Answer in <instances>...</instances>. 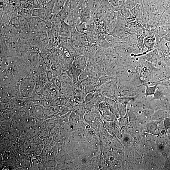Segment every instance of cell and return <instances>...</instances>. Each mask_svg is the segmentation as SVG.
Returning <instances> with one entry per match:
<instances>
[{
    "label": "cell",
    "mask_w": 170,
    "mask_h": 170,
    "mask_svg": "<svg viewBox=\"0 0 170 170\" xmlns=\"http://www.w3.org/2000/svg\"><path fill=\"white\" fill-rule=\"evenodd\" d=\"M35 87L30 82L27 77L24 78L19 87L21 96L24 98L30 97L35 91Z\"/></svg>",
    "instance_id": "1"
},
{
    "label": "cell",
    "mask_w": 170,
    "mask_h": 170,
    "mask_svg": "<svg viewBox=\"0 0 170 170\" xmlns=\"http://www.w3.org/2000/svg\"><path fill=\"white\" fill-rule=\"evenodd\" d=\"M71 26L65 23L62 21L61 25L59 30V36L61 44L71 39Z\"/></svg>",
    "instance_id": "2"
},
{
    "label": "cell",
    "mask_w": 170,
    "mask_h": 170,
    "mask_svg": "<svg viewBox=\"0 0 170 170\" xmlns=\"http://www.w3.org/2000/svg\"><path fill=\"white\" fill-rule=\"evenodd\" d=\"M83 71V70L74 67L71 64L65 72L72 80L74 84L80 81L78 77Z\"/></svg>",
    "instance_id": "3"
},
{
    "label": "cell",
    "mask_w": 170,
    "mask_h": 170,
    "mask_svg": "<svg viewBox=\"0 0 170 170\" xmlns=\"http://www.w3.org/2000/svg\"><path fill=\"white\" fill-rule=\"evenodd\" d=\"M87 56H77L75 58L72 65L77 68L84 71L87 67Z\"/></svg>",
    "instance_id": "4"
},
{
    "label": "cell",
    "mask_w": 170,
    "mask_h": 170,
    "mask_svg": "<svg viewBox=\"0 0 170 170\" xmlns=\"http://www.w3.org/2000/svg\"><path fill=\"white\" fill-rule=\"evenodd\" d=\"M26 100H27L26 98L22 97L12 98L9 102L10 108L18 110L23 107Z\"/></svg>",
    "instance_id": "5"
},
{
    "label": "cell",
    "mask_w": 170,
    "mask_h": 170,
    "mask_svg": "<svg viewBox=\"0 0 170 170\" xmlns=\"http://www.w3.org/2000/svg\"><path fill=\"white\" fill-rule=\"evenodd\" d=\"M71 28L72 40L78 42L87 41L86 35L78 32L76 29V26H71Z\"/></svg>",
    "instance_id": "6"
},
{
    "label": "cell",
    "mask_w": 170,
    "mask_h": 170,
    "mask_svg": "<svg viewBox=\"0 0 170 170\" xmlns=\"http://www.w3.org/2000/svg\"><path fill=\"white\" fill-rule=\"evenodd\" d=\"M55 114L61 117L69 113L72 110L73 108H70L63 104L56 106H54Z\"/></svg>",
    "instance_id": "7"
},
{
    "label": "cell",
    "mask_w": 170,
    "mask_h": 170,
    "mask_svg": "<svg viewBox=\"0 0 170 170\" xmlns=\"http://www.w3.org/2000/svg\"><path fill=\"white\" fill-rule=\"evenodd\" d=\"M86 104L83 102L73 107V110L79 115L82 120H84V117L86 112Z\"/></svg>",
    "instance_id": "8"
},
{
    "label": "cell",
    "mask_w": 170,
    "mask_h": 170,
    "mask_svg": "<svg viewBox=\"0 0 170 170\" xmlns=\"http://www.w3.org/2000/svg\"><path fill=\"white\" fill-rule=\"evenodd\" d=\"M104 49L103 48L98 49L93 57V60L97 64L103 66L104 57Z\"/></svg>",
    "instance_id": "9"
},
{
    "label": "cell",
    "mask_w": 170,
    "mask_h": 170,
    "mask_svg": "<svg viewBox=\"0 0 170 170\" xmlns=\"http://www.w3.org/2000/svg\"><path fill=\"white\" fill-rule=\"evenodd\" d=\"M50 69L52 71L54 78L58 77L63 72L62 67L60 63L52 64Z\"/></svg>",
    "instance_id": "10"
},
{
    "label": "cell",
    "mask_w": 170,
    "mask_h": 170,
    "mask_svg": "<svg viewBox=\"0 0 170 170\" xmlns=\"http://www.w3.org/2000/svg\"><path fill=\"white\" fill-rule=\"evenodd\" d=\"M9 57L5 52L1 49V70L8 69Z\"/></svg>",
    "instance_id": "11"
},
{
    "label": "cell",
    "mask_w": 170,
    "mask_h": 170,
    "mask_svg": "<svg viewBox=\"0 0 170 170\" xmlns=\"http://www.w3.org/2000/svg\"><path fill=\"white\" fill-rule=\"evenodd\" d=\"M143 43L145 47L148 50L153 49L155 44V36H150L146 37L143 39Z\"/></svg>",
    "instance_id": "12"
},
{
    "label": "cell",
    "mask_w": 170,
    "mask_h": 170,
    "mask_svg": "<svg viewBox=\"0 0 170 170\" xmlns=\"http://www.w3.org/2000/svg\"><path fill=\"white\" fill-rule=\"evenodd\" d=\"M66 0H54V5L53 10V15L54 17L63 8L65 5Z\"/></svg>",
    "instance_id": "13"
},
{
    "label": "cell",
    "mask_w": 170,
    "mask_h": 170,
    "mask_svg": "<svg viewBox=\"0 0 170 170\" xmlns=\"http://www.w3.org/2000/svg\"><path fill=\"white\" fill-rule=\"evenodd\" d=\"M17 111L12 108L6 109L3 111L2 114V117L5 120H9L14 116Z\"/></svg>",
    "instance_id": "14"
},
{
    "label": "cell",
    "mask_w": 170,
    "mask_h": 170,
    "mask_svg": "<svg viewBox=\"0 0 170 170\" xmlns=\"http://www.w3.org/2000/svg\"><path fill=\"white\" fill-rule=\"evenodd\" d=\"M158 85V84L157 83H155L154 86L152 87H150L147 84L145 85L146 87L145 92L143 95L145 96L146 99H147L148 96L154 95Z\"/></svg>",
    "instance_id": "15"
},
{
    "label": "cell",
    "mask_w": 170,
    "mask_h": 170,
    "mask_svg": "<svg viewBox=\"0 0 170 170\" xmlns=\"http://www.w3.org/2000/svg\"><path fill=\"white\" fill-rule=\"evenodd\" d=\"M10 25L14 27L18 30H21V25L20 23L17 15H12Z\"/></svg>",
    "instance_id": "16"
},
{
    "label": "cell",
    "mask_w": 170,
    "mask_h": 170,
    "mask_svg": "<svg viewBox=\"0 0 170 170\" xmlns=\"http://www.w3.org/2000/svg\"><path fill=\"white\" fill-rule=\"evenodd\" d=\"M170 32V25L161 26L158 30V34L162 38Z\"/></svg>",
    "instance_id": "17"
},
{
    "label": "cell",
    "mask_w": 170,
    "mask_h": 170,
    "mask_svg": "<svg viewBox=\"0 0 170 170\" xmlns=\"http://www.w3.org/2000/svg\"><path fill=\"white\" fill-rule=\"evenodd\" d=\"M115 105L120 115L123 117L126 114V105L121 104L118 102H116Z\"/></svg>",
    "instance_id": "18"
},
{
    "label": "cell",
    "mask_w": 170,
    "mask_h": 170,
    "mask_svg": "<svg viewBox=\"0 0 170 170\" xmlns=\"http://www.w3.org/2000/svg\"><path fill=\"white\" fill-rule=\"evenodd\" d=\"M80 120V118L79 115L73 110H72L69 117V123L71 124L75 123H77Z\"/></svg>",
    "instance_id": "19"
},
{
    "label": "cell",
    "mask_w": 170,
    "mask_h": 170,
    "mask_svg": "<svg viewBox=\"0 0 170 170\" xmlns=\"http://www.w3.org/2000/svg\"><path fill=\"white\" fill-rule=\"evenodd\" d=\"M44 113L45 117H54L55 114L54 106H51L48 107L44 108Z\"/></svg>",
    "instance_id": "20"
},
{
    "label": "cell",
    "mask_w": 170,
    "mask_h": 170,
    "mask_svg": "<svg viewBox=\"0 0 170 170\" xmlns=\"http://www.w3.org/2000/svg\"><path fill=\"white\" fill-rule=\"evenodd\" d=\"M100 111L110 109L111 106L106 101H104L101 102L98 106Z\"/></svg>",
    "instance_id": "21"
},
{
    "label": "cell",
    "mask_w": 170,
    "mask_h": 170,
    "mask_svg": "<svg viewBox=\"0 0 170 170\" xmlns=\"http://www.w3.org/2000/svg\"><path fill=\"white\" fill-rule=\"evenodd\" d=\"M32 9H41L44 8V5L39 0H32Z\"/></svg>",
    "instance_id": "22"
},
{
    "label": "cell",
    "mask_w": 170,
    "mask_h": 170,
    "mask_svg": "<svg viewBox=\"0 0 170 170\" xmlns=\"http://www.w3.org/2000/svg\"><path fill=\"white\" fill-rule=\"evenodd\" d=\"M96 91L88 93L85 97L84 102L85 103H88L92 100L96 96Z\"/></svg>",
    "instance_id": "23"
},
{
    "label": "cell",
    "mask_w": 170,
    "mask_h": 170,
    "mask_svg": "<svg viewBox=\"0 0 170 170\" xmlns=\"http://www.w3.org/2000/svg\"><path fill=\"white\" fill-rule=\"evenodd\" d=\"M91 83V84L96 87H99L101 86L100 81L99 78L92 76Z\"/></svg>",
    "instance_id": "24"
},
{
    "label": "cell",
    "mask_w": 170,
    "mask_h": 170,
    "mask_svg": "<svg viewBox=\"0 0 170 170\" xmlns=\"http://www.w3.org/2000/svg\"><path fill=\"white\" fill-rule=\"evenodd\" d=\"M52 99L47 98L42 101V106L44 108L52 106Z\"/></svg>",
    "instance_id": "25"
},
{
    "label": "cell",
    "mask_w": 170,
    "mask_h": 170,
    "mask_svg": "<svg viewBox=\"0 0 170 170\" xmlns=\"http://www.w3.org/2000/svg\"><path fill=\"white\" fill-rule=\"evenodd\" d=\"M85 92L87 94L90 93L95 92L97 91V88L93 86L92 84H90L85 90Z\"/></svg>",
    "instance_id": "26"
},
{
    "label": "cell",
    "mask_w": 170,
    "mask_h": 170,
    "mask_svg": "<svg viewBox=\"0 0 170 170\" xmlns=\"http://www.w3.org/2000/svg\"><path fill=\"white\" fill-rule=\"evenodd\" d=\"M96 95L101 102L105 101L106 97L102 93L99 91H96Z\"/></svg>",
    "instance_id": "27"
},
{
    "label": "cell",
    "mask_w": 170,
    "mask_h": 170,
    "mask_svg": "<svg viewBox=\"0 0 170 170\" xmlns=\"http://www.w3.org/2000/svg\"><path fill=\"white\" fill-rule=\"evenodd\" d=\"M101 102L98 99L96 96L94 98V99L89 103L97 107Z\"/></svg>",
    "instance_id": "28"
},
{
    "label": "cell",
    "mask_w": 170,
    "mask_h": 170,
    "mask_svg": "<svg viewBox=\"0 0 170 170\" xmlns=\"http://www.w3.org/2000/svg\"><path fill=\"white\" fill-rule=\"evenodd\" d=\"M47 76L48 78V81L50 82L53 81L54 77L51 71L49 69L48 70L47 73Z\"/></svg>",
    "instance_id": "29"
},
{
    "label": "cell",
    "mask_w": 170,
    "mask_h": 170,
    "mask_svg": "<svg viewBox=\"0 0 170 170\" xmlns=\"http://www.w3.org/2000/svg\"><path fill=\"white\" fill-rule=\"evenodd\" d=\"M105 165V161L104 159H103L102 156H101L98 165V168H102Z\"/></svg>",
    "instance_id": "30"
},
{
    "label": "cell",
    "mask_w": 170,
    "mask_h": 170,
    "mask_svg": "<svg viewBox=\"0 0 170 170\" xmlns=\"http://www.w3.org/2000/svg\"><path fill=\"white\" fill-rule=\"evenodd\" d=\"M9 3H10L9 0H1V8H3Z\"/></svg>",
    "instance_id": "31"
},
{
    "label": "cell",
    "mask_w": 170,
    "mask_h": 170,
    "mask_svg": "<svg viewBox=\"0 0 170 170\" xmlns=\"http://www.w3.org/2000/svg\"><path fill=\"white\" fill-rule=\"evenodd\" d=\"M168 47V50L170 53V41H166Z\"/></svg>",
    "instance_id": "32"
}]
</instances>
